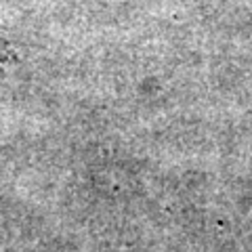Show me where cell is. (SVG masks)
Returning <instances> with one entry per match:
<instances>
[{
	"instance_id": "1",
	"label": "cell",
	"mask_w": 252,
	"mask_h": 252,
	"mask_svg": "<svg viewBox=\"0 0 252 252\" xmlns=\"http://www.w3.org/2000/svg\"><path fill=\"white\" fill-rule=\"evenodd\" d=\"M11 57H13V55H11V49H9V44H6V40L2 38V34H0V63L9 61Z\"/></svg>"
}]
</instances>
